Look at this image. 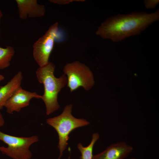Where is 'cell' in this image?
Masks as SVG:
<instances>
[{"instance_id": "52a82bcc", "label": "cell", "mask_w": 159, "mask_h": 159, "mask_svg": "<svg viewBox=\"0 0 159 159\" xmlns=\"http://www.w3.org/2000/svg\"><path fill=\"white\" fill-rule=\"evenodd\" d=\"M41 97V95L36 92L26 90L20 87L6 101L4 107L7 112L11 114L14 111L19 112L22 108L28 106L32 98Z\"/></svg>"}, {"instance_id": "5bb4252c", "label": "cell", "mask_w": 159, "mask_h": 159, "mask_svg": "<svg viewBox=\"0 0 159 159\" xmlns=\"http://www.w3.org/2000/svg\"><path fill=\"white\" fill-rule=\"evenodd\" d=\"M49 1L52 3L58 4H69L74 1H84V0H50Z\"/></svg>"}, {"instance_id": "ba28073f", "label": "cell", "mask_w": 159, "mask_h": 159, "mask_svg": "<svg viewBox=\"0 0 159 159\" xmlns=\"http://www.w3.org/2000/svg\"><path fill=\"white\" fill-rule=\"evenodd\" d=\"M133 148L124 141L112 143L102 152L93 155L92 159H125L132 151Z\"/></svg>"}, {"instance_id": "d6986e66", "label": "cell", "mask_w": 159, "mask_h": 159, "mask_svg": "<svg viewBox=\"0 0 159 159\" xmlns=\"http://www.w3.org/2000/svg\"><path fill=\"white\" fill-rule=\"evenodd\" d=\"M68 159H70V158H69H69Z\"/></svg>"}, {"instance_id": "8fae6325", "label": "cell", "mask_w": 159, "mask_h": 159, "mask_svg": "<svg viewBox=\"0 0 159 159\" xmlns=\"http://www.w3.org/2000/svg\"><path fill=\"white\" fill-rule=\"evenodd\" d=\"M15 52L14 48L11 46H8L4 48L0 47V69L9 67Z\"/></svg>"}, {"instance_id": "4fadbf2b", "label": "cell", "mask_w": 159, "mask_h": 159, "mask_svg": "<svg viewBox=\"0 0 159 159\" xmlns=\"http://www.w3.org/2000/svg\"><path fill=\"white\" fill-rule=\"evenodd\" d=\"M144 4L146 9H149L155 8L159 3V0H145L144 1Z\"/></svg>"}, {"instance_id": "6da1fadb", "label": "cell", "mask_w": 159, "mask_h": 159, "mask_svg": "<svg viewBox=\"0 0 159 159\" xmlns=\"http://www.w3.org/2000/svg\"><path fill=\"white\" fill-rule=\"evenodd\" d=\"M159 19V10L152 13L135 11L126 14H117L105 20L98 27L96 34L114 42L139 34Z\"/></svg>"}, {"instance_id": "9c48e42d", "label": "cell", "mask_w": 159, "mask_h": 159, "mask_svg": "<svg viewBox=\"0 0 159 159\" xmlns=\"http://www.w3.org/2000/svg\"><path fill=\"white\" fill-rule=\"evenodd\" d=\"M15 1L21 19L40 17L45 14L44 6L39 4L37 0H16Z\"/></svg>"}, {"instance_id": "e0dca14e", "label": "cell", "mask_w": 159, "mask_h": 159, "mask_svg": "<svg viewBox=\"0 0 159 159\" xmlns=\"http://www.w3.org/2000/svg\"><path fill=\"white\" fill-rule=\"evenodd\" d=\"M4 79V76L0 74V81H1L3 80Z\"/></svg>"}, {"instance_id": "2e32d148", "label": "cell", "mask_w": 159, "mask_h": 159, "mask_svg": "<svg viewBox=\"0 0 159 159\" xmlns=\"http://www.w3.org/2000/svg\"><path fill=\"white\" fill-rule=\"evenodd\" d=\"M2 16H3V14L0 8V25L1 21V18ZM0 37H1V33H0Z\"/></svg>"}, {"instance_id": "ac0fdd59", "label": "cell", "mask_w": 159, "mask_h": 159, "mask_svg": "<svg viewBox=\"0 0 159 159\" xmlns=\"http://www.w3.org/2000/svg\"><path fill=\"white\" fill-rule=\"evenodd\" d=\"M131 159H136L134 158H131Z\"/></svg>"}, {"instance_id": "9a60e30c", "label": "cell", "mask_w": 159, "mask_h": 159, "mask_svg": "<svg viewBox=\"0 0 159 159\" xmlns=\"http://www.w3.org/2000/svg\"><path fill=\"white\" fill-rule=\"evenodd\" d=\"M4 123V120L3 116L0 112V127L3 126Z\"/></svg>"}, {"instance_id": "3957f363", "label": "cell", "mask_w": 159, "mask_h": 159, "mask_svg": "<svg viewBox=\"0 0 159 159\" xmlns=\"http://www.w3.org/2000/svg\"><path fill=\"white\" fill-rule=\"evenodd\" d=\"M72 105H67L60 115L47 120V123L53 127L57 132L59 141L58 147L60 154L58 159H60L68 144L69 135L75 129L87 125L90 122L83 118H77L72 114Z\"/></svg>"}, {"instance_id": "30bf717a", "label": "cell", "mask_w": 159, "mask_h": 159, "mask_svg": "<svg viewBox=\"0 0 159 159\" xmlns=\"http://www.w3.org/2000/svg\"><path fill=\"white\" fill-rule=\"evenodd\" d=\"M23 78L21 71L18 72L6 85L0 87V110L21 85Z\"/></svg>"}, {"instance_id": "5b68a950", "label": "cell", "mask_w": 159, "mask_h": 159, "mask_svg": "<svg viewBox=\"0 0 159 159\" xmlns=\"http://www.w3.org/2000/svg\"><path fill=\"white\" fill-rule=\"evenodd\" d=\"M0 140L8 146L0 147V151L13 159H30L32 154L29 150L30 146L37 142L38 137H17L5 134L0 131Z\"/></svg>"}, {"instance_id": "7a4b0ae2", "label": "cell", "mask_w": 159, "mask_h": 159, "mask_svg": "<svg viewBox=\"0 0 159 159\" xmlns=\"http://www.w3.org/2000/svg\"><path fill=\"white\" fill-rule=\"evenodd\" d=\"M55 68L54 64L49 61L45 65L39 67L36 71L38 81L42 84L44 87V92L41 99L45 104L47 115H49L59 108L57 101L58 95L67 83V77L65 74L59 78L54 76Z\"/></svg>"}, {"instance_id": "277c9868", "label": "cell", "mask_w": 159, "mask_h": 159, "mask_svg": "<svg viewBox=\"0 0 159 159\" xmlns=\"http://www.w3.org/2000/svg\"><path fill=\"white\" fill-rule=\"evenodd\" d=\"M63 71L67 77V86L71 92L80 87L88 90L94 84L93 74L90 68L79 61L67 63Z\"/></svg>"}, {"instance_id": "7c38bea8", "label": "cell", "mask_w": 159, "mask_h": 159, "mask_svg": "<svg viewBox=\"0 0 159 159\" xmlns=\"http://www.w3.org/2000/svg\"><path fill=\"white\" fill-rule=\"evenodd\" d=\"M99 137V134L95 133L92 134L91 142L87 146L84 147L81 143H79L77 144V148L81 154L80 157L81 159H92L94 146Z\"/></svg>"}, {"instance_id": "8992f818", "label": "cell", "mask_w": 159, "mask_h": 159, "mask_svg": "<svg viewBox=\"0 0 159 159\" xmlns=\"http://www.w3.org/2000/svg\"><path fill=\"white\" fill-rule=\"evenodd\" d=\"M58 27L57 22L52 24L33 45V57L39 67L45 65L49 62V57L54 47Z\"/></svg>"}]
</instances>
